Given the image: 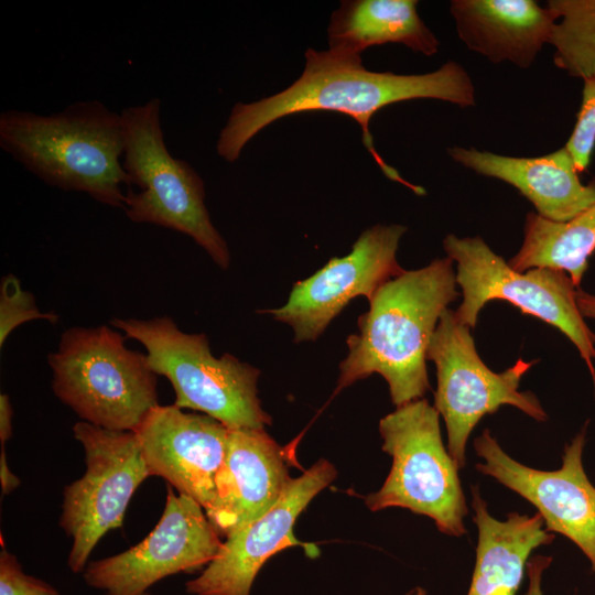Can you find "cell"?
I'll return each mask as SVG.
<instances>
[{"label":"cell","mask_w":595,"mask_h":595,"mask_svg":"<svg viewBox=\"0 0 595 595\" xmlns=\"http://www.w3.org/2000/svg\"><path fill=\"white\" fill-rule=\"evenodd\" d=\"M430 98L462 108L476 104L475 87L458 63L450 61L434 72L400 75L371 72L361 57H347L307 48L301 76L286 89L252 102H237L220 130L217 154L232 163L245 145L262 129L285 116L307 111H336L353 118L361 128L363 142L382 173L416 195L425 190L405 181L377 152L369 130L381 108L411 99Z\"/></svg>","instance_id":"obj_1"},{"label":"cell","mask_w":595,"mask_h":595,"mask_svg":"<svg viewBox=\"0 0 595 595\" xmlns=\"http://www.w3.org/2000/svg\"><path fill=\"white\" fill-rule=\"evenodd\" d=\"M453 260L435 259L383 283L347 337L335 393L372 374L388 383L396 407L422 399L430 389L425 360L442 313L459 295Z\"/></svg>","instance_id":"obj_2"},{"label":"cell","mask_w":595,"mask_h":595,"mask_svg":"<svg viewBox=\"0 0 595 595\" xmlns=\"http://www.w3.org/2000/svg\"><path fill=\"white\" fill-rule=\"evenodd\" d=\"M0 148L50 186L87 193L125 209L130 178L121 112L99 100H80L48 116L9 109L0 113Z\"/></svg>","instance_id":"obj_3"},{"label":"cell","mask_w":595,"mask_h":595,"mask_svg":"<svg viewBox=\"0 0 595 595\" xmlns=\"http://www.w3.org/2000/svg\"><path fill=\"white\" fill-rule=\"evenodd\" d=\"M55 396L83 421L134 431L156 405V375L147 357L106 325L65 331L47 357Z\"/></svg>","instance_id":"obj_4"},{"label":"cell","mask_w":595,"mask_h":595,"mask_svg":"<svg viewBox=\"0 0 595 595\" xmlns=\"http://www.w3.org/2000/svg\"><path fill=\"white\" fill-rule=\"evenodd\" d=\"M110 323L144 346L150 368L173 386L176 407L203 412L228 429L271 424L258 398L260 370L230 354L213 356L205 334L184 333L169 316Z\"/></svg>","instance_id":"obj_5"},{"label":"cell","mask_w":595,"mask_h":595,"mask_svg":"<svg viewBox=\"0 0 595 595\" xmlns=\"http://www.w3.org/2000/svg\"><path fill=\"white\" fill-rule=\"evenodd\" d=\"M160 112L156 97L121 111L126 127L122 167L140 190L128 191L123 210L134 223L154 224L193 238L226 270L229 249L210 220L204 182L190 163L169 152Z\"/></svg>","instance_id":"obj_6"},{"label":"cell","mask_w":595,"mask_h":595,"mask_svg":"<svg viewBox=\"0 0 595 595\" xmlns=\"http://www.w3.org/2000/svg\"><path fill=\"white\" fill-rule=\"evenodd\" d=\"M379 432L392 465L381 488L365 498L369 510L405 508L431 518L444 534H465L459 468L443 444L434 405L419 399L397 407L380 420Z\"/></svg>","instance_id":"obj_7"},{"label":"cell","mask_w":595,"mask_h":595,"mask_svg":"<svg viewBox=\"0 0 595 595\" xmlns=\"http://www.w3.org/2000/svg\"><path fill=\"white\" fill-rule=\"evenodd\" d=\"M443 246L447 257L456 262V283L463 301L455 316L461 324L473 328L489 301H507L522 314L538 317L563 333L587 365L595 387V334L577 307V289L567 273L549 268L517 271L480 237L450 234Z\"/></svg>","instance_id":"obj_8"},{"label":"cell","mask_w":595,"mask_h":595,"mask_svg":"<svg viewBox=\"0 0 595 595\" xmlns=\"http://www.w3.org/2000/svg\"><path fill=\"white\" fill-rule=\"evenodd\" d=\"M426 358L436 368L434 408L445 422L447 451L458 468L466 464L473 429L501 405H512L539 422L547 420L538 398L519 391L522 376L537 360L518 359L505 371L494 372L479 357L470 328L456 320L454 311L446 309L442 313Z\"/></svg>","instance_id":"obj_9"},{"label":"cell","mask_w":595,"mask_h":595,"mask_svg":"<svg viewBox=\"0 0 595 595\" xmlns=\"http://www.w3.org/2000/svg\"><path fill=\"white\" fill-rule=\"evenodd\" d=\"M73 434L83 445L86 470L64 488L60 526L73 541L67 565L80 573L99 540L122 527L132 495L151 475L134 432L80 421Z\"/></svg>","instance_id":"obj_10"},{"label":"cell","mask_w":595,"mask_h":595,"mask_svg":"<svg viewBox=\"0 0 595 595\" xmlns=\"http://www.w3.org/2000/svg\"><path fill=\"white\" fill-rule=\"evenodd\" d=\"M218 534L198 502L167 485L154 529L127 551L87 564L83 577L106 595H151L162 578L204 570L221 547Z\"/></svg>","instance_id":"obj_11"},{"label":"cell","mask_w":595,"mask_h":595,"mask_svg":"<svg viewBox=\"0 0 595 595\" xmlns=\"http://www.w3.org/2000/svg\"><path fill=\"white\" fill-rule=\"evenodd\" d=\"M403 225H375L360 234L350 252L332 258L311 277L296 281L281 307L266 310L293 328L294 342L315 340L329 323L357 298L368 300L404 270L397 261Z\"/></svg>","instance_id":"obj_12"},{"label":"cell","mask_w":595,"mask_h":595,"mask_svg":"<svg viewBox=\"0 0 595 595\" xmlns=\"http://www.w3.org/2000/svg\"><path fill=\"white\" fill-rule=\"evenodd\" d=\"M586 426L564 448L556 470H540L510 457L489 430L474 441L483 462L476 469L531 502L545 529L570 539L586 555L595 572V487L583 466Z\"/></svg>","instance_id":"obj_13"},{"label":"cell","mask_w":595,"mask_h":595,"mask_svg":"<svg viewBox=\"0 0 595 595\" xmlns=\"http://www.w3.org/2000/svg\"><path fill=\"white\" fill-rule=\"evenodd\" d=\"M335 466L321 458L292 478L278 502L262 517L228 536L202 573L188 581L192 595H250L263 564L275 553L301 544L293 526L310 501L336 478Z\"/></svg>","instance_id":"obj_14"},{"label":"cell","mask_w":595,"mask_h":595,"mask_svg":"<svg viewBox=\"0 0 595 595\" xmlns=\"http://www.w3.org/2000/svg\"><path fill=\"white\" fill-rule=\"evenodd\" d=\"M228 430L207 414L184 412L175 404H159L133 432L150 475L164 478L206 512L214 502Z\"/></svg>","instance_id":"obj_15"},{"label":"cell","mask_w":595,"mask_h":595,"mask_svg":"<svg viewBox=\"0 0 595 595\" xmlns=\"http://www.w3.org/2000/svg\"><path fill=\"white\" fill-rule=\"evenodd\" d=\"M291 479L286 447L264 430L229 429L214 502L205 513L227 538L268 512Z\"/></svg>","instance_id":"obj_16"},{"label":"cell","mask_w":595,"mask_h":595,"mask_svg":"<svg viewBox=\"0 0 595 595\" xmlns=\"http://www.w3.org/2000/svg\"><path fill=\"white\" fill-rule=\"evenodd\" d=\"M448 155L473 172L500 180L529 199L537 214L564 223L595 204V181L584 184L574 160L564 147L532 158L509 156L473 147L454 145Z\"/></svg>","instance_id":"obj_17"},{"label":"cell","mask_w":595,"mask_h":595,"mask_svg":"<svg viewBox=\"0 0 595 595\" xmlns=\"http://www.w3.org/2000/svg\"><path fill=\"white\" fill-rule=\"evenodd\" d=\"M450 12L468 50L520 68L533 64L555 23L550 9L533 0H452Z\"/></svg>","instance_id":"obj_18"},{"label":"cell","mask_w":595,"mask_h":595,"mask_svg":"<svg viewBox=\"0 0 595 595\" xmlns=\"http://www.w3.org/2000/svg\"><path fill=\"white\" fill-rule=\"evenodd\" d=\"M474 523L478 529L476 561L467 595H516L530 554L553 542L538 512H510L506 520L493 517L478 488L472 487Z\"/></svg>","instance_id":"obj_19"},{"label":"cell","mask_w":595,"mask_h":595,"mask_svg":"<svg viewBox=\"0 0 595 595\" xmlns=\"http://www.w3.org/2000/svg\"><path fill=\"white\" fill-rule=\"evenodd\" d=\"M415 0H345L331 15L329 51L360 57L368 47L400 43L432 56L440 42L416 11Z\"/></svg>","instance_id":"obj_20"},{"label":"cell","mask_w":595,"mask_h":595,"mask_svg":"<svg viewBox=\"0 0 595 595\" xmlns=\"http://www.w3.org/2000/svg\"><path fill=\"white\" fill-rule=\"evenodd\" d=\"M595 251V204L569 221L548 220L529 213L519 251L509 261L512 269L523 272L533 268L564 271L576 289Z\"/></svg>","instance_id":"obj_21"},{"label":"cell","mask_w":595,"mask_h":595,"mask_svg":"<svg viewBox=\"0 0 595 595\" xmlns=\"http://www.w3.org/2000/svg\"><path fill=\"white\" fill-rule=\"evenodd\" d=\"M547 7L555 17L549 44L556 67L583 80L595 76V0H550Z\"/></svg>","instance_id":"obj_22"},{"label":"cell","mask_w":595,"mask_h":595,"mask_svg":"<svg viewBox=\"0 0 595 595\" xmlns=\"http://www.w3.org/2000/svg\"><path fill=\"white\" fill-rule=\"evenodd\" d=\"M39 318L55 324L58 315L41 312L33 294L21 288L17 277L13 274L4 277L0 285V347L19 325Z\"/></svg>","instance_id":"obj_23"},{"label":"cell","mask_w":595,"mask_h":595,"mask_svg":"<svg viewBox=\"0 0 595 595\" xmlns=\"http://www.w3.org/2000/svg\"><path fill=\"white\" fill-rule=\"evenodd\" d=\"M583 83L576 122L565 144L578 173L588 167L595 148V76L584 79Z\"/></svg>","instance_id":"obj_24"},{"label":"cell","mask_w":595,"mask_h":595,"mask_svg":"<svg viewBox=\"0 0 595 595\" xmlns=\"http://www.w3.org/2000/svg\"><path fill=\"white\" fill-rule=\"evenodd\" d=\"M0 595H60L46 582L24 573L15 555L3 549L0 554Z\"/></svg>","instance_id":"obj_25"},{"label":"cell","mask_w":595,"mask_h":595,"mask_svg":"<svg viewBox=\"0 0 595 595\" xmlns=\"http://www.w3.org/2000/svg\"><path fill=\"white\" fill-rule=\"evenodd\" d=\"M552 562L551 556L534 555L529 559L526 570L528 573V588L524 595H543L541 589V581L544 571Z\"/></svg>","instance_id":"obj_26"},{"label":"cell","mask_w":595,"mask_h":595,"mask_svg":"<svg viewBox=\"0 0 595 595\" xmlns=\"http://www.w3.org/2000/svg\"><path fill=\"white\" fill-rule=\"evenodd\" d=\"M13 409L8 394H0V442L4 446L6 442L12 436Z\"/></svg>","instance_id":"obj_27"},{"label":"cell","mask_w":595,"mask_h":595,"mask_svg":"<svg viewBox=\"0 0 595 595\" xmlns=\"http://www.w3.org/2000/svg\"><path fill=\"white\" fill-rule=\"evenodd\" d=\"M0 482L2 494L4 495L10 494L20 485V479L13 474L8 465L4 446H1L0 453Z\"/></svg>","instance_id":"obj_28"},{"label":"cell","mask_w":595,"mask_h":595,"mask_svg":"<svg viewBox=\"0 0 595 595\" xmlns=\"http://www.w3.org/2000/svg\"><path fill=\"white\" fill-rule=\"evenodd\" d=\"M576 303L583 317L595 320V294L577 289Z\"/></svg>","instance_id":"obj_29"},{"label":"cell","mask_w":595,"mask_h":595,"mask_svg":"<svg viewBox=\"0 0 595 595\" xmlns=\"http://www.w3.org/2000/svg\"><path fill=\"white\" fill-rule=\"evenodd\" d=\"M404 595H428V592L422 587H414L407 592Z\"/></svg>","instance_id":"obj_30"}]
</instances>
